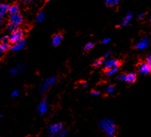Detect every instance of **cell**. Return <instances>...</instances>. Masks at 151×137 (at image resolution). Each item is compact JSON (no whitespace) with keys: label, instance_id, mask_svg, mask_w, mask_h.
I'll return each instance as SVG.
<instances>
[{"label":"cell","instance_id":"1","mask_svg":"<svg viewBox=\"0 0 151 137\" xmlns=\"http://www.w3.org/2000/svg\"><path fill=\"white\" fill-rule=\"evenodd\" d=\"M98 128L109 137H115L117 134L116 125L110 118L101 120L98 123Z\"/></svg>","mask_w":151,"mask_h":137},{"label":"cell","instance_id":"2","mask_svg":"<svg viewBox=\"0 0 151 137\" xmlns=\"http://www.w3.org/2000/svg\"><path fill=\"white\" fill-rule=\"evenodd\" d=\"M22 21H23V18L20 14L10 15L9 19H8V24L7 26V30L8 32H14L16 29L19 28L18 27L22 24Z\"/></svg>","mask_w":151,"mask_h":137},{"label":"cell","instance_id":"3","mask_svg":"<svg viewBox=\"0 0 151 137\" xmlns=\"http://www.w3.org/2000/svg\"><path fill=\"white\" fill-rule=\"evenodd\" d=\"M24 38V31L21 28H17L9 35L10 42L15 44L22 41Z\"/></svg>","mask_w":151,"mask_h":137},{"label":"cell","instance_id":"4","mask_svg":"<svg viewBox=\"0 0 151 137\" xmlns=\"http://www.w3.org/2000/svg\"><path fill=\"white\" fill-rule=\"evenodd\" d=\"M57 80H58V79H57V77H48V79H45V80L42 83L40 88V93H45L49 88H52V87L56 83Z\"/></svg>","mask_w":151,"mask_h":137},{"label":"cell","instance_id":"5","mask_svg":"<svg viewBox=\"0 0 151 137\" xmlns=\"http://www.w3.org/2000/svg\"><path fill=\"white\" fill-rule=\"evenodd\" d=\"M118 79L120 81L127 82V83H133L136 80V75L135 73H130L127 74H120L118 76Z\"/></svg>","mask_w":151,"mask_h":137},{"label":"cell","instance_id":"6","mask_svg":"<svg viewBox=\"0 0 151 137\" xmlns=\"http://www.w3.org/2000/svg\"><path fill=\"white\" fill-rule=\"evenodd\" d=\"M63 125L61 123H55L50 125L48 129V132L49 136H58L60 133L63 130Z\"/></svg>","mask_w":151,"mask_h":137},{"label":"cell","instance_id":"7","mask_svg":"<svg viewBox=\"0 0 151 137\" xmlns=\"http://www.w3.org/2000/svg\"><path fill=\"white\" fill-rule=\"evenodd\" d=\"M103 65L105 69L109 70L115 68H119V65H120V62L118 60H115L114 58H108V59L105 60Z\"/></svg>","mask_w":151,"mask_h":137},{"label":"cell","instance_id":"8","mask_svg":"<svg viewBox=\"0 0 151 137\" xmlns=\"http://www.w3.org/2000/svg\"><path fill=\"white\" fill-rule=\"evenodd\" d=\"M48 110V103L47 101V98L42 100L37 106V112L39 115H43L47 113Z\"/></svg>","mask_w":151,"mask_h":137},{"label":"cell","instance_id":"9","mask_svg":"<svg viewBox=\"0 0 151 137\" xmlns=\"http://www.w3.org/2000/svg\"><path fill=\"white\" fill-rule=\"evenodd\" d=\"M149 44H150L149 38H148L147 37H145V38H142L139 42L137 43L136 47L138 50H145L146 48H147V47L149 46Z\"/></svg>","mask_w":151,"mask_h":137},{"label":"cell","instance_id":"10","mask_svg":"<svg viewBox=\"0 0 151 137\" xmlns=\"http://www.w3.org/2000/svg\"><path fill=\"white\" fill-rule=\"evenodd\" d=\"M26 46V41L25 40H22L20 42L17 43V44H13V46L11 47V50L14 52H19V51L22 50Z\"/></svg>","mask_w":151,"mask_h":137},{"label":"cell","instance_id":"11","mask_svg":"<svg viewBox=\"0 0 151 137\" xmlns=\"http://www.w3.org/2000/svg\"><path fill=\"white\" fill-rule=\"evenodd\" d=\"M139 72L142 75H148L151 72V70L147 64L145 62V63H142L139 66Z\"/></svg>","mask_w":151,"mask_h":137},{"label":"cell","instance_id":"12","mask_svg":"<svg viewBox=\"0 0 151 137\" xmlns=\"http://www.w3.org/2000/svg\"><path fill=\"white\" fill-rule=\"evenodd\" d=\"M132 14L131 12H128L127 14L125 15L123 17V19L122 20V21L120 22V26H127L129 24V23L131 22L132 19Z\"/></svg>","mask_w":151,"mask_h":137},{"label":"cell","instance_id":"13","mask_svg":"<svg viewBox=\"0 0 151 137\" xmlns=\"http://www.w3.org/2000/svg\"><path fill=\"white\" fill-rule=\"evenodd\" d=\"M10 7L11 6L9 5H7V4H1V5H0V17H1V20H2V19L8 13Z\"/></svg>","mask_w":151,"mask_h":137},{"label":"cell","instance_id":"14","mask_svg":"<svg viewBox=\"0 0 151 137\" xmlns=\"http://www.w3.org/2000/svg\"><path fill=\"white\" fill-rule=\"evenodd\" d=\"M63 41V36L60 34L55 35L52 38V46L53 47H58L61 44Z\"/></svg>","mask_w":151,"mask_h":137},{"label":"cell","instance_id":"15","mask_svg":"<svg viewBox=\"0 0 151 137\" xmlns=\"http://www.w3.org/2000/svg\"><path fill=\"white\" fill-rule=\"evenodd\" d=\"M19 9H20V6H19L18 4H14V5H11L10 7L9 11H8V14L10 15H14L16 14H19Z\"/></svg>","mask_w":151,"mask_h":137},{"label":"cell","instance_id":"16","mask_svg":"<svg viewBox=\"0 0 151 137\" xmlns=\"http://www.w3.org/2000/svg\"><path fill=\"white\" fill-rule=\"evenodd\" d=\"M10 43H4L1 42L0 44V53H3L5 51L8 50L10 49Z\"/></svg>","mask_w":151,"mask_h":137},{"label":"cell","instance_id":"17","mask_svg":"<svg viewBox=\"0 0 151 137\" xmlns=\"http://www.w3.org/2000/svg\"><path fill=\"white\" fill-rule=\"evenodd\" d=\"M45 20V14L44 11H40L39 14H37V23H41L43 22L44 20Z\"/></svg>","mask_w":151,"mask_h":137},{"label":"cell","instance_id":"18","mask_svg":"<svg viewBox=\"0 0 151 137\" xmlns=\"http://www.w3.org/2000/svg\"><path fill=\"white\" fill-rule=\"evenodd\" d=\"M118 70H119V68H117L107 70V71L106 72V75L109 76V77H111V76L112 75H115V74L118 72Z\"/></svg>","mask_w":151,"mask_h":137},{"label":"cell","instance_id":"19","mask_svg":"<svg viewBox=\"0 0 151 137\" xmlns=\"http://www.w3.org/2000/svg\"><path fill=\"white\" fill-rule=\"evenodd\" d=\"M10 74L12 77H17L18 74H19V71L17 68H13L10 70Z\"/></svg>","mask_w":151,"mask_h":137},{"label":"cell","instance_id":"20","mask_svg":"<svg viewBox=\"0 0 151 137\" xmlns=\"http://www.w3.org/2000/svg\"><path fill=\"white\" fill-rule=\"evenodd\" d=\"M94 46H95V44L92 42H89L88 44H86L84 47V50L85 51H89L90 50H92V48L94 47Z\"/></svg>","mask_w":151,"mask_h":137},{"label":"cell","instance_id":"21","mask_svg":"<svg viewBox=\"0 0 151 137\" xmlns=\"http://www.w3.org/2000/svg\"><path fill=\"white\" fill-rule=\"evenodd\" d=\"M104 62V59H97V60H95V62H94L93 66L98 68V67H99V66H101V65H103Z\"/></svg>","mask_w":151,"mask_h":137},{"label":"cell","instance_id":"22","mask_svg":"<svg viewBox=\"0 0 151 137\" xmlns=\"http://www.w3.org/2000/svg\"><path fill=\"white\" fill-rule=\"evenodd\" d=\"M115 92V87L113 85H109V86L106 88V93L109 94V95H112Z\"/></svg>","mask_w":151,"mask_h":137},{"label":"cell","instance_id":"23","mask_svg":"<svg viewBox=\"0 0 151 137\" xmlns=\"http://www.w3.org/2000/svg\"><path fill=\"white\" fill-rule=\"evenodd\" d=\"M105 4L109 7L116 5V4H115V0H105Z\"/></svg>","mask_w":151,"mask_h":137},{"label":"cell","instance_id":"24","mask_svg":"<svg viewBox=\"0 0 151 137\" xmlns=\"http://www.w3.org/2000/svg\"><path fill=\"white\" fill-rule=\"evenodd\" d=\"M17 68H18V70H19V73H23L24 71H25V64H23V63L19 64V65H18V66H17Z\"/></svg>","mask_w":151,"mask_h":137},{"label":"cell","instance_id":"25","mask_svg":"<svg viewBox=\"0 0 151 137\" xmlns=\"http://www.w3.org/2000/svg\"><path fill=\"white\" fill-rule=\"evenodd\" d=\"M11 95L12 98H17V97L19 95V90H17V89L14 90V91L11 92Z\"/></svg>","mask_w":151,"mask_h":137},{"label":"cell","instance_id":"26","mask_svg":"<svg viewBox=\"0 0 151 137\" xmlns=\"http://www.w3.org/2000/svg\"><path fill=\"white\" fill-rule=\"evenodd\" d=\"M67 134H68V131L66 130H63L58 135V137H66Z\"/></svg>","mask_w":151,"mask_h":137},{"label":"cell","instance_id":"27","mask_svg":"<svg viewBox=\"0 0 151 137\" xmlns=\"http://www.w3.org/2000/svg\"><path fill=\"white\" fill-rule=\"evenodd\" d=\"M112 50H109V51H108V52H106V53L104 54V55L103 59L106 60V59H108V58H109V57L111 55H112Z\"/></svg>","mask_w":151,"mask_h":137},{"label":"cell","instance_id":"28","mask_svg":"<svg viewBox=\"0 0 151 137\" xmlns=\"http://www.w3.org/2000/svg\"><path fill=\"white\" fill-rule=\"evenodd\" d=\"M1 42H4V43H10V38H9V36H7V35H5V36H3L2 38V39H1Z\"/></svg>","mask_w":151,"mask_h":137},{"label":"cell","instance_id":"29","mask_svg":"<svg viewBox=\"0 0 151 137\" xmlns=\"http://www.w3.org/2000/svg\"><path fill=\"white\" fill-rule=\"evenodd\" d=\"M146 63L147 64L148 66H149V68H150V70H151V54H150V55H148L147 57Z\"/></svg>","mask_w":151,"mask_h":137},{"label":"cell","instance_id":"30","mask_svg":"<svg viewBox=\"0 0 151 137\" xmlns=\"http://www.w3.org/2000/svg\"><path fill=\"white\" fill-rule=\"evenodd\" d=\"M91 95H92V97H97L98 96V95H100V92L97 91H92V92H91Z\"/></svg>","mask_w":151,"mask_h":137},{"label":"cell","instance_id":"31","mask_svg":"<svg viewBox=\"0 0 151 137\" xmlns=\"http://www.w3.org/2000/svg\"><path fill=\"white\" fill-rule=\"evenodd\" d=\"M110 41H111L110 38H105V39H104L103 41H102V44H109Z\"/></svg>","mask_w":151,"mask_h":137},{"label":"cell","instance_id":"32","mask_svg":"<svg viewBox=\"0 0 151 137\" xmlns=\"http://www.w3.org/2000/svg\"><path fill=\"white\" fill-rule=\"evenodd\" d=\"M145 17V13H142V14H139L138 15V18L139 19H143V18Z\"/></svg>","mask_w":151,"mask_h":137},{"label":"cell","instance_id":"33","mask_svg":"<svg viewBox=\"0 0 151 137\" xmlns=\"http://www.w3.org/2000/svg\"><path fill=\"white\" fill-rule=\"evenodd\" d=\"M121 1H122V0H115V4H116V5H118V4H119Z\"/></svg>","mask_w":151,"mask_h":137},{"label":"cell","instance_id":"34","mask_svg":"<svg viewBox=\"0 0 151 137\" xmlns=\"http://www.w3.org/2000/svg\"><path fill=\"white\" fill-rule=\"evenodd\" d=\"M18 1H21V2H30L31 0H18Z\"/></svg>","mask_w":151,"mask_h":137},{"label":"cell","instance_id":"35","mask_svg":"<svg viewBox=\"0 0 151 137\" xmlns=\"http://www.w3.org/2000/svg\"><path fill=\"white\" fill-rule=\"evenodd\" d=\"M87 85H88V84L86 83H86H84L83 85V88H86V87H87Z\"/></svg>","mask_w":151,"mask_h":137},{"label":"cell","instance_id":"36","mask_svg":"<svg viewBox=\"0 0 151 137\" xmlns=\"http://www.w3.org/2000/svg\"><path fill=\"white\" fill-rule=\"evenodd\" d=\"M49 137H58V136H49Z\"/></svg>","mask_w":151,"mask_h":137},{"label":"cell","instance_id":"37","mask_svg":"<svg viewBox=\"0 0 151 137\" xmlns=\"http://www.w3.org/2000/svg\"><path fill=\"white\" fill-rule=\"evenodd\" d=\"M48 1H49V2H51V1H53V0H48Z\"/></svg>","mask_w":151,"mask_h":137},{"label":"cell","instance_id":"38","mask_svg":"<svg viewBox=\"0 0 151 137\" xmlns=\"http://www.w3.org/2000/svg\"><path fill=\"white\" fill-rule=\"evenodd\" d=\"M150 21H151V17H150Z\"/></svg>","mask_w":151,"mask_h":137}]
</instances>
